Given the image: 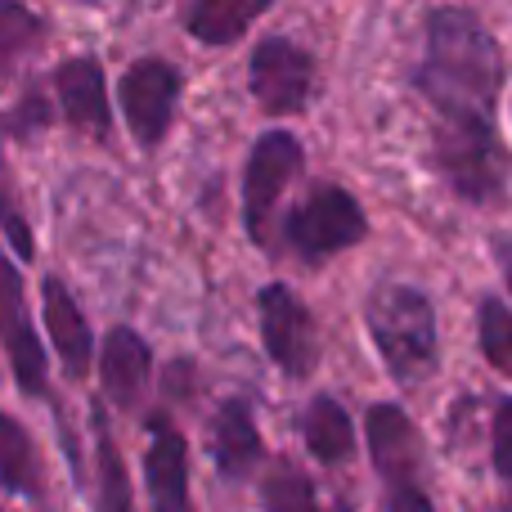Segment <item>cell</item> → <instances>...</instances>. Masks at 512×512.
Returning <instances> with one entry per match:
<instances>
[{
  "mask_svg": "<svg viewBox=\"0 0 512 512\" xmlns=\"http://www.w3.org/2000/svg\"><path fill=\"white\" fill-rule=\"evenodd\" d=\"M418 90L436 104L441 122L490 126L504 90V59L495 36L468 9H432L427 18V59Z\"/></svg>",
  "mask_w": 512,
  "mask_h": 512,
  "instance_id": "obj_1",
  "label": "cell"
},
{
  "mask_svg": "<svg viewBox=\"0 0 512 512\" xmlns=\"http://www.w3.org/2000/svg\"><path fill=\"white\" fill-rule=\"evenodd\" d=\"M364 324L400 387H418L436 373V310L418 288L378 283L364 301Z\"/></svg>",
  "mask_w": 512,
  "mask_h": 512,
  "instance_id": "obj_2",
  "label": "cell"
},
{
  "mask_svg": "<svg viewBox=\"0 0 512 512\" xmlns=\"http://www.w3.org/2000/svg\"><path fill=\"white\" fill-rule=\"evenodd\" d=\"M364 234H369L364 207L337 185H315L297 207H292L288 225H283L288 248L306 265H324L328 256L355 248Z\"/></svg>",
  "mask_w": 512,
  "mask_h": 512,
  "instance_id": "obj_3",
  "label": "cell"
},
{
  "mask_svg": "<svg viewBox=\"0 0 512 512\" xmlns=\"http://www.w3.org/2000/svg\"><path fill=\"white\" fill-rule=\"evenodd\" d=\"M436 167L468 203H495L504 194V153L490 126L441 122L436 126Z\"/></svg>",
  "mask_w": 512,
  "mask_h": 512,
  "instance_id": "obj_4",
  "label": "cell"
},
{
  "mask_svg": "<svg viewBox=\"0 0 512 512\" xmlns=\"http://www.w3.org/2000/svg\"><path fill=\"white\" fill-rule=\"evenodd\" d=\"M301 153L297 135L288 131H265L248 153V171H243V225L256 243L270 239V216L279 207L283 189L301 176Z\"/></svg>",
  "mask_w": 512,
  "mask_h": 512,
  "instance_id": "obj_5",
  "label": "cell"
},
{
  "mask_svg": "<svg viewBox=\"0 0 512 512\" xmlns=\"http://www.w3.org/2000/svg\"><path fill=\"white\" fill-rule=\"evenodd\" d=\"M248 81L256 104L270 117H292L306 108L310 86H315V59L288 36H270L252 50Z\"/></svg>",
  "mask_w": 512,
  "mask_h": 512,
  "instance_id": "obj_6",
  "label": "cell"
},
{
  "mask_svg": "<svg viewBox=\"0 0 512 512\" xmlns=\"http://www.w3.org/2000/svg\"><path fill=\"white\" fill-rule=\"evenodd\" d=\"M176 99H180V68L167 59H140L126 68L122 77V113L131 126L140 149H158L162 135L171 131L176 117Z\"/></svg>",
  "mask_w": 512,
  "mask_h": 512,
  "instance_id": "obj_7",
  "label": "cell"
},
{
  "mask_svg": "<svg viewBox=\"0 0 512 512\" xmlns=\"http://www.w3.org/2000/svg\"><path fill=\"white\" fill-rule=\"evenodd\" d=\"M256 306H261L265 355H270L288 378H306V373L315 369V324H310V310L301 306L297 292L283 288V283H265Z\"/></svg>",
  "mask_w": 512,
  "mask_h": 512,
  "instance_id": "obj_8",
  "label": "cell"
},
{
  "mask_svg": "<svg viewBox=\"0 0 512 512\" xmlns=\"http://www.w3.org/2000/svg\"><path fill=\"white\" fill-rule=\"evenodd\" d=\"M0 342L9 351L14 364V382L27 396H45V351L36 342L32 324L23 315V279H18V265L0 252Z\"/></svg>",
  "mask_w": 512,
  "mask_h": 512,
  "instance_id": "obj_9",
  "label": "cell"
},
{
  "mask_svg": "<svg viewBox=\"0 0 512 512\" xmlns=\"http://www.w3.org/2000/svg\"><path fill=\"white\" fill-rule=\"evenodd\" d=\"M369 432V454L378 477L387 481V490L396 486H418V468H423V441H418L414 418L400 405H373L364 418Z\"/></svg>",
  "mask_w": 512,
  "mask_h": 512,
  "instance_id": "obj_10",
  "label": "cell"
},
{
  "mask_svg": "<svg viewBox=\"0 0 512 512\" xmlns=\"http://www.w3.org/2000/svg\"><path fill=\"white\" fill-rule=\"evenodd\" d=\"M54 95H59V113L68 126L99 135V140L113 131V108H108V86L99 59L77 54V59L59 63L54 68Z\"/></svg>",
  "mask_w": 512,
  "mask_h": 512,
  "instance_id": "obj_11",
  "label": "cell"
},
{
  "mask_svg": "<svg viewBox=\"0 0 512 512\" xmlns=\"http://www.w3.org/2000/svg\"><path fill=\"white\" fill-rule=\"evenodd\" d=\"M149 454H144V486L153 512H189V445L171 418L149 423Z\"/></svg>",
  "mask_w": 512,
  "mask_h": 512,
  "instance_id": "obj_12",
  "label": "cell"
},
{
  "mask_svg": "<svg viewBox=\"0 0 512 512\" xmlns=\"http://www.w3.org/2000/svg\"><path fill=\"white\" fill-rule=\"evenodd\" d=\"M99 373H104V391L113 396V405H122V409L140 405L144 387H149V373H153L149 342L126 324L108 328L104 346H99Z\"/></svg>",
  "mask_w": 512,
  "mask_h": 512,
  "instance_id": "obj_13",
  "label": "cell"
},
{
  "mask_svg": "<svg viewBox=\"0 0 512 512\" xmlns=\"http://www.w3.org/2000/svg\"><path fill=\"white\" fill-rule=\"evenodd\" d=\"M41 301H45V328H50V342H54V351H59L63 369H68L72 378H86L90 360H95V333H90L86 315H81V306L72 301V292L63 288L59 274H50V279L41 283Z\"/></svg>",
  "mask_w": 512,
  "mask_h": 512,
  "instance_id": "obj_14",
  "label": "cell"
},
{
  "mask_svg": "<svg viewBox=\"0 0 512 512\" xmlns=\"http://www.w3.org/2000/svg\"><path fill=\"white\" fill-rule=\"evenodd\" d=\"M212 459L221 468V477L239 481L261 463V432H256L252 405L243 396L221 400V409L212 414Z\"/></svg>",
  "mask_w": 512,
  "mask_h": 512,
  "instance_id": "obj_15",
  "label": "cell"
},
{
  "mask_svg": "<svg viewBox=\"0 0 512 512\" xmlns=\"http://www.w3.org/2000/svg\"><path fill=\"white\" fill-rule=\"evenodd\" d=\"M270 14V0H203L185 14L194 41L203 45H234L256 18Z\"/></svg>",
  "mask_w": 512,
  "mask_h": 512,
  "instance_id": "obj_16",
  "label": "cell"
},
{
  "mask_svg": "<svg viewBox=\"0 0 512 512\" xmlns=\"http://www.w3.org/2000/svg\"><path fill=\"white\" fill-rule=\"evenodd\" d=\"M301 427H306V445H310V454H315L319 463H342L346 454L355 450L351 414H346L333 396H315V400H310Z\"/></svg>",
  "mask_w": 512,
  "mask_h": 512,
  "instance_id": "obj_17",
  "label": "cell"
},
{
  "mask_svg": "<svg viewBox=\"0 0 512 512\" xmlns=\"http://www.w3.org/2000/svg\"><path fill=\"white\" fill-rule=\"evenodd\" d=\"M0 486L14 490V495L41 499V459H36V445L23 432V423H14L9 414H0Z\"/></svg>",
  "mask_w": 512,
  "mask_h": 512,
  "instance_id": "obj_18",
  "label": "cell"
},
{
  "mask_svg": "<svg viewBox=\"0 0 512 512\" xmlns=\"http://www.w3.org/2000/svg\"><path fill=\"white\" fill-rule=\"evenodd\" d=\"M95 472H99V512H135L131 504V477H126V463L117 454L108 423L95 405Z\"/></svg>",
  "mask_w": 512,
  "mask_h": 512,
  "instance_id": "obj_19",
  "label": "cell"
},
{
  "mask_svg": "<svg viewBox=\"0 0 512 512\" xmlns=\"http://www.w3.org/2000/svg\"><path fill=\"white\" fill-rule=\"evenodd\" d=\"M261 504H265V512H319L324 508L315 495V481L288 459L274 463L270 477L261 481Z\"/></svg>",
  "mask_w": 512,
  "mask_h": 512,
  "instance_id": "obj_20",
  "label": "cell"
},
{
  "mask_svg": "<svg viewBox=\"0 0 512 512\" xmlns=\"http://www.w3.org/2000/svg\"><path fill=\"white\" fill-rule=\"evenodd\" d=\"M41 36H45L41 14H32L23 5H0V77H9L14 63L41 45Z\"/></svg>",
  "mask_w": 512,
  "mask_h": 512,
  "instance_id": "obj_21",
  "label": "cell"
},
{
  "mask_svg": "<svg viewBox=\"0 0 512 512\" xmlns=\"http://www.w3.org/2000/svg\"><path fill=\"white\" fill-rule=\"evenodd\" d=\"M481 355L490 360V369L512 378V310L499 297L481 301Z\"/></svg>",
  "mask_w": 512,
  "mask_h": 512,
  "instance_id": "obj_22",
  "label": "cell"
},
{
  "mask_svg": "<svg viewBox=\"0 0 512 512\" xmlns=\"http://www.w3.org/2000/svg\"><path fill=\"white\" fill-rule=\"evenodd\" d=\"M490 445H495V472L504 477L508 495H512V400H504V405L495 409V427H490Z\"/></svg>",
  "mask_w": 512,
  "mask_h": 512,
  "instance_id": "obj_23",
  "label": "cell"
},
{
  "mask_svg": "<svg viewBox=\"0 0 512 512\" xmlns=\"http://www.w3.org/2000/svg\"><path fill=\"white\" fill-rule=\"evenodd\" d=\"M0 230L9 234V243H14V252L23 256V261H32V256H36V239H32V230H27V221L18 216V207L9 203L5 194H0Z\"/></svg>",
  "mask_w": 512,
  "mask_h": 512,
  "instance_id": "obj_24",
  "label": "cell"
},
{
  "mask_svg": "<svg viewBox=\"0 0 512 512\" xmlns=\"http://www.w3.org/2000/svg\"><path fill=\"white\" fill-rule=\"evenodd\" d=\"M387 508L391 512H436L423 486H396V490H387Z\"/></svg>",
  "mask_w": 512,
  "mask_h": 512,
  "instance_id": "obj_25",
  "label": "cell"
},
{
  "mask_svg": "<svg viewBox=\"0 0 512 512\" xmlns=\"http://www.w3.org/2000/svg\"><path fill=\"white\" fill-rule=\"evenodd\" d=\"M50 122V108H45V99L41 95H27L23 104H18V113H14V131H41V126Z\"/></svg>",
  "mask_w": 512,
  "mask_h": 512,
  "instance_id": "obj_26",
  "label": "cell"
},
{
  "mask_svg": "<svg viewBox=\"0 0 512 512\" xmlns=\"http://www.w3.org/2000/svg\"><path fill=\"white\" fill-rule=\"evenodd\" d=\"M499 261H504V274H508V288H512V248L499 252Z\"/></svg>",
  "mask_w": 512,
  "mask_h": 512,
  "instance_id": "obj_27",
  "label": "cell"
},
{
  "mask_svg": "<svg viewBox=\"0 0 512 512\" xmlns=\"http://www.w3.org/2000/svg\"><path fill=\"white\" fill-rule=\"evenodd\" d=\"M319 512H351V504H333V508H319Z\"/></svg>",
  "mask_w": 512,
  "mask_h": 512,
  "instance_id": "obj_28",
  "label": "cell"
}]
</instances>
